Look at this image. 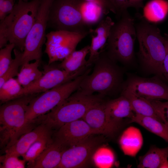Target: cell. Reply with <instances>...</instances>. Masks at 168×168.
Wrapping results in <instances>:
<instances>
[{
	"instance_id": "cell-1",
	"label": "cell",
	"mask_w": 168,
	"mask_h": 168,
	"mask_svg": "<svg viewBox=\"0 0 168 168\" xmlns=\"http://www.w3.org/2000/svg\"><path fill=\"white\" fill-rule=\"evenodd\" d=\"M39 94L24 96L0 106V147L2 152H4L22 135L36 126L27 123L25 113L30 102Z\"/></svg>"
},
{
	"instance_id": "cell-2",
	"label": "cell",
	"mask_w": 168,
	"mask_h": 168,
	"mask_svg": "<svg viewBox=\"0 0 168 168\" xmlns=\"http://www.w3.org/2000/svg\"><path fill=\"white\" fill-rule=\"evenodd\" d=\"M116 63L109 57L106 51L101 50L93 63L92 73L85 76L77 90L87 95L97 92L104 96L121 89L123 74Z\"/></svg>"
},
{
	"instance_id": "cell-3",
	"label": "cell",
	"mask_w": 168,
	"mask_h": 168,
	"mask_svg": "<svg viewBox=\"0 0 168 168\" xmlns=\"http://www.w3.org/2000/svg\"><path fill=\"white\" fill-rule=\"evenodd\" d=\"M139 44L138 55L142 65L149 72L161 78L166 54L165 37L156 26L142 20L135 25Z\"/></svg>"
},
{
	"instance_id": "cell-4",
	"label": "cell",
	"mask_w": 168,
	"mask_h": 168,
	"mask_svg": "<svg viewBox=\"0 0 168 168\" xmlns=\"http://www.w3.org/2000/svg\"><path fill=\"white\" fill-rule=\"evenodd\" d=\"M99 94H85L77 90L47 113L35 119L37 124L43 123L53 130L66 123L82 119L92 106L103 100Z\"/></svg>"
},
{
	"instance_id": "cell-5",
	"label": "cell",
	"mask_w": 168,
	"mask_h": 168,
	"mask_svg": "<svg viewBox=\"0 0 168 168\" xmlns=\"http://www.w3.org/2000/svg\"><path fill=\"white\" fill-rule=\"evenodd\" d=\"M134 19L128 12L123 14L111 28L107 42L106 52L113 61L129 64L134 58L137 38Z\"/></svg>"
},
{
	"instance_id": "cell-6",
	"label": "cell",
	"mask_w": 168,
	"mask_h": 168,
	"mask_svg": "<svg viewBox=\"0 0 168 168\" xmlns=\"http://www.w3.org/2000/svg\"><path fill=\"white\" fill-rule=\"evenodd\" d=\"M41 0H18L12 12L1 21L0 26L8 33V41L23 52L25 40L34 23Z\"/></svg>"
},
{
	"instance_id": "cell-7",
	"label": "cell",
	"mask_w": 168,
	"mask_h": 168,
	"mask_svg": "<svg viewBox=\"0 0 168 168\" xmlns=\"http://www.w3.org/2000/svg\"><path fill=\"white\" fill-rule=\"evenodd\" d=\"M91 71L89 68L72 80L40 93L34 98L26 108L25 118L27 123L35 124L34 122L36 119L49 112L77 91L82 80Z\"/></svg>"
},
{
	"instance_id": "cell-8",
	"label": "cell",
	"mask_w": 168,
	"mask_h": 168,
	"mask_svg": "<svg viewBox=\"0 0 168 168\" xmlns=\"http://www.w3.org/2000/svg\"><path fill=\"white\" fill-rule=\"evenodd\" d=\"M83 0H54L50 7L48 25L55 30L82 32L89 30L82 15Z\"/></svg>"
},
{
	"instance_id": "cell-9",
	"label": "cell",
	"mask_w": 168,
	"mask_h": 168,
	"mask_svg": "<svg viewBox=\"0 0 168 168\" xmlns=\"http://www.w3.org/2000/svg\"><path fill=\"white\" fill-rule=\"evenodd\" d=\"M53 0H41L36 20L25 40L21 65L33 60H41L49 10Z\"/></svg>"
},
{
	"instance_id": "cell-10",
	"label": "cell",
	"mask_w": 168,
	"mask_h": 168,
	"mask_svg": "<svg viewBox=\"0 0 168 168\" xmlns=\"http://www.w3.org/2000/svg\"><path fill=\"white\" fill-rule=\"evenodd\" d=\"M91 33V29L82 32L54 30L47 34L45 52L48 57V65L62 61L75 51L78 44Z\"/></svg>"
},
{
	"instance_id": "cell-11",
	"label": "cell",
	"mask_w": 168,
	"mask_h": 168,
	"mask_svg": "<svg viewBox=\"0 0 168 168\" xmlns=\"http://www.w3.org/2000/svg\"><path fill=\"white\" fill-rule=\"evenodd\" d=\"M88 68L86 67L76 73H71L58 68L57 66L48 64L44 67L43 75L40 78L23 87L19 97L45 92L72 80L84 73Z\"/></svg>"
},
{
	"instance_id": "cell-12",
	"label": "cell",
	"mask_w": 168,
	"mask_h": 168,
	"mask_svg": "<svg viewBox=\"0 0 168 168\" xmlns=\"http://www.w3.org/2000/svg\"><path fill=\"white\" fill-rule=\"evenodd\" d=\"M94 135L64 150L58 168L87 166L93 154L104 139L101 137H95Z\"/></svg>"
},
{
	"instance_id": "cell-13",
	"label": "cell",
	"mask_w": 168,
	"mask_h": 168,
	"mask_svg": "<svg viewBox=\"0 0 168 168\" xmlns=\"http://www.w3.org/2000/svg\"><path fill=\"white\" fill-rule=\"evenodd\" d=\"M161 78L157 75L149 78L132 76L128 78L122 88H127L149 100L168 101V86Z\"/></svg>"
},
{
	"instance_id": "cell-14",
	"label": "cell",
	"mask_w": 168,
	"mask_h": 168,
	"mask_svg": "<svg viewBox=\"0 0 168 168\" xmlns=\"http://www.w3.org/2000/svg\"><path fill=\"white\" fill-rule=\"evenodd\" d=\"M96 134L113 137L120 129L122 123L112 119L106 109L105 101L100 102L91 107L82 118Z\"/></svg>"
},
{
	"instance_id": "cell-15",
	"label": "cell",
	"mask_w": 168,
	"mask_h": 168,
	"mask_svg": "<svg viewBox=\"0 0 168 168\" xmlns=\"http://www.w3.org/2000/svg\"><path fill=\"white\" fill-rule=\"evenodd\" d=\"M96 135L82 119L66 123L53 133L54 140L66 148L72 146L89 137Z\"/></svg>"
},
{
	"instance_id": "cell-16",
	"label": "cell",
	"mask_w": 168,
	"mask_h": 168,
	"mask_svg": "<svg viewBox=\"0 0 168 168\" xmlns=\"http://www.w3.org/2000/svg\"><path fill=\"white\" fill-rule=\"evenodd\" d=\"M54 133L53 130L43 123L37 125L33 129L23 135L14 144L4 153L18 157L22 156L34 142L41 138Z\"/></svg>"
},
{
	"instance_id": "cell-17",
	"label": "cell",
	"mask_w": 168,
	"mask_h": 168,
	"mask_svg": "<svg viewBox=\"0 0 168 168\" xmlns=\"http://www.w3.org/2000/svg\"><path fill=\"white\" fill-rule=\"evenodd\" d=\"M114 23L110 17L107 16L98 23L95 30H92V32L96 35H92L89 57L87 60L88 66H91L98 58L107 42L111 28Z\"/></svg>"
},
{
	"instance_id": "cell-18",
	"label": "cell",
	"mask_w": 168,
	"mask_h": 168,
	"mask_svg": "<svg viewBox=\"0 0 168 168\" xmlns=\"http://www.w3.org/2000/svg\"><path fill=\"white\" fill-rule=\"evenodd\" d=\"M66 149L55 141L51 143L27 168H57L63 153Z\"/></svg>"
},
{
	"instance_id": "cell-19",
	"label": "cell",
	"mask_w": 168,
	"mask_h": 168,
	"mask_svg": "<svg viewBox=\"0 0 168 168\" xmlns=\"http://www.w3.org/2000/svg\"><path fill=\"white\" fill-rule=\"evenodd\" d=\"M143 143L142 133L138 128L133 126L127 128L123 132L119 143L124 154L135 156L141 149Z\"/></svg>"
},
{
	"instance_id": "cell-20",
	"label": "cell",
	"mask_w": 168,
	"mask_h": 168,
	"mask_svg": "<svg viewBox=\"0 0 168 168\" xmlns=\"http://www.w3.org/2000/svg\"><path fill=\"white\" fill-rule=\"evenodd\" d=\"M168 146L160 148L153 146L145 155L139 157L138 167L166 168L168 164Z\"/></svg>"
},
{
	"instance_id": "cell-21",
	"label": "cell",
	"mask_w": 168,
	"mask_h": 168,
	"mask_svg": "<svg viewBox=\"0 0 168 168\" xmlns=\"http://www.w3.org/2000/svg\"><path fill=\"white\" fill-rule=\"evenodd\" d=\"M105 105L110 118L118 122L122 123L124 118L130 119L135 114L129 100L122 95L116 99L105 101Z\"/></svg>"
},
{
	"instance_id": "cell-22",
	"label": "cell",
	"mask_w": 168,
	"mask_h": 168,
	"mask_svg": "<svg viewBox=\"0 0 168 168\" xmlns=\"http://www.w3.org/2000/svg\"><path fill=\"white\" fill-rule=\"evenodd\" d=\"M90 45H87L81 49L75 50L66 57L56 66L68 72L76 73L83 68L89 67L86 57L89 53Z\"/></svg>"
},
{
	"instance_id": "cell-23",
	"label": "cell",
	"mask_w": 168,
	"mask_h": 168,
	"mask_svg": "<svg viewBox=\"0 0 168 168\" xmlns=\"http://www.w3.org/2000/svg\"><path fill=\"white\" fill-rule=\"evenodd\" d=\"M122 89L121 95L124 96L129 100L135 113L152 117L161 120L150 101L127 88H122Z\"/></svg>"
},
{
	"instance_id": "cell-24",
	"label": "cell",
	"mask_w": 168,
	"mask_h": 168,
	"mask_svg": "<svg viewBox=\"0 0 168 168\" xmlns=\"http://www.w3.org/2000/svg\"><path fill=\"white\" fill-rule=\"evenodd\" d=\"M130 122L138 124L168 142V129L161 120L152 117L135 113L130 119Z\"/></svg>"
},
{
	"instance_id": "cell-25",
	"label": "cell",
	"mask_w": 168,
	"mask_h": 168,
	"mask_svg": "<svg viewBox=\"0 0 168 168\" xmlns=\"http://www.w3.org/2000/svg\"><path fill=\"white\" fill-rule=\"evenodd\" d=\"M168 14V1L166 0H151L143 8V16L149 22H161Z\"/></svg>"
},
{
	"instance_id": "cell-26",
	"label": "cell",
	"mask_w": 168,
	"mask_h": 168,
	"mask_svg": "<svg viewBox=\"0 0 168 168\" xmlns=\"http://www.w3.org/2000/svg\"><path fill=\"white\" fill-rule=\"evenodd\" d=\"M40 60L33 63H26L22 65L17 79L23 87L30 85L40 78L43 73L38 67Z\"/></svg>"
},
{
	"instance_id": "cell-27",
	"label": "cell",
	"mask_w": 168,
	"mask_h": 168,
	"mask_svg": "<svg viewBox=\"0 0 168 168\" xmlns=\"http://www.w3.org/2000/svg\"><path fill=\"white\" fill-rule=\"evenodd\" d=\"M53 133L41 138L34 142L26 153L22 156L23 159L27 162V166L31 164L35 159L54 141Z\"/></svg>"
},
{
	"instance_id": "cell-28",
	"label": "cell",
	"mask_w": 168,
	"mask_h": 168,
	"mask_svg": "<svg viewBox=\"0 0 168 168\" xmlns=\"http://www.w3.org/2000/svg\"><path fill=\"white\" fill-rule=\"evenodd\" d=\"M81 11L84 21L88 26L99 23L105 15L102 8L98 5L83 0Z\"/></svg>"
},
{
	"instance_id": "cell-29",
	"label": "cell",
	"mask_w": 168,
	"mask_h": 168,
	"mask_svg": "<svg viewBox=\"0 0 168 168\" xmlns=\"http://www.w3.org/2000/svg\"><path fill=\"white\" fill-rule=\"evenodd\" d=\"M23 88L17 79L11 78L0 87V100L2 103L19 97Z\"/></svg>"
},
{
	"instance_id": "cell-30",
	"label": "cell",
	"mask_w": 168,
	"mask_h": 168,
	"mask_svg": "<svg viewBox=\"0 0 168 168\" xmlns=\"http://www.w3.org/2000/svg\"><path fill=\"white\" fill-rule=\"evenodd\" d=\"M15 58L5 72L0 76V87L8 80L17 76L19 68L21 66L23 52L16 48L13 49Z\"/></svg>"
},
{
	"instance_id": "cell-31",
	"label": "cell",
	"mask_w": 168,
	"mask_h": 168,
	"mask_svg": "<svg viewBox=\"0 0 168 168\" xmlns=\"http://www.w3.org/2000/svg\"><path fill=\"white\" fill-rule=\"evenodd\" d=\"M114 8L117 16L120 18L121 15L127 12L130 7L138 9L143 7L142 2L137 0H108Z\"/></svg>"
},
{
	"instance_id": "cell-32",
	"label": "cell",
	"mask_w": 168,
	"mask_h": 168,
	"mask_svg": "<svg viewBox=\"0 0 168 168\" xmlns=\"http://www.w3.org/2000/svg\"><path fill=\"white\" fill-rule=\"evenodd\" d=\"M15 47L12 43H9L0 50V76L6 71L12 63L13 59L12 52Z\"/></svg>"
},
{
	"instance_id": "cell-33",
	"label": "cell",
	"mask_w": 168,
	"mask_h": 168,
	"mask_svg": "<svg viewBox=\"0 0 168 168\" xmlns=\"http://www.w3.org/2000/svg\"><path fill=\"white\" fill-rule=\"evenodd\" d=\"M0 166L1 168H24L26 161L21 160L18 157L6 153L0 156Z\"/></svg>"
},
{
	"instance_id": "cell-34",
	"label": "cell",
	"mask_w": 168,
	"mask_h": 168,
	"mask_svg": "<svg viewBox=\"0 0 168 168\" xmlns=\"http://www.w3.org/2000/svg\"><path fill=\"white\" fill-rule=\"evenodd\" d=\"M159 117L168 129V101L162 102L159 100H149Z\"/></svg>"
},
{
	"instance_id": "cell-35",
	"label": "cell",
	"mask_w": 168,
	"mask_h": 168,
	"mask_svg": "<svg viewBox=\"0 0 168 168\" xmlns=\"http://www.w3.org/2000/svg\"><path fill=\"white\" fill-rule=\"evenodd\" d=\"M15 0H0V20H3L12 11Z\"/></svg>"
},
{
	"instance_id": "cell-36",
	"label": "cell",
	"mask_w": 168,
	"mask_h": 168,
	"mask_svg": "<svg viewBox=\"0 0 168 168\" xmlns=\"http://www.w3.org/2000/svg\"><path fill=\"white\" fill-rule=\"evenodd\" d=\"M95 3L100 7L104 11L105 15L110 12L116 14V12L114 7L108 0H83Z\"/></svg>"
},
{
	"instance_id": "cell-37",
	"label": "cell",
	"mask_w": 168,
	"mask_h": 168,
	"mask_svg": "<svg viewBox=\"0 0 168 168\" xmlns=\"http://www.w3.org/2000/svg\"><path fill=\"white\" fill-rule=\"evenodd\" d=\"M166 54L163 63V76L168 81V38L165 37Z\"/></svg>"
},
{
	"instance_id": "cell-38",
	"label": "cell",
	"mask_w": 168,
	"mask_h": 168,
	"mask_svg": "<svg viewBox=\"0 0 168 168\" xmlns=\"http://www.w3.org/2000/svg\"><path fill=\"white\" fill-rule=\"evenodd\" d=\"M22 0L25 2H28V1L29 0Z\"/></svg>"
},
{
	"instance_id": "cell-39",
	"label": "cell",
	"mask_w": 168,
	"mask_h": 168,
	"mask_svg": "<svg viewBox=\"0 0 168 168\" xmlns=\"http://www.w3.org/2000/svg\"><path fill=\"white\" fill-rule=\"evenodd\" d=\"M137 1H141V2H142V0H137Z\"/></svg>"
},
{
	"instance_id": "cell-40",
	"label": "cell",
	"mask_w": 168,
	"mask_h": 168,
	"mask_svg": "<svg viewBox=\"0 0 168 168\" xmlns=\"http://www.w3.org/2000/svg\"><path fill=\"white\" fill-rule=\"evenodd\" d=\"M166 168H168V164H167V165Z\"/></svg>"
},
{
	"instance_id": "cell-41",
	"label": "cell",
	"mask_w": 168,
	"mask_h": 168,
	"mask_svg": "<svg viewBox=\"0 0 168 168\" xmlns=\"http://www.w3.org/2000/svg\"><path fill=\"white\" fill-rule=\"evenodd\" d=\"M167 37V38H168V35H167V37Z\"/></svg>"
}]
</instances>
